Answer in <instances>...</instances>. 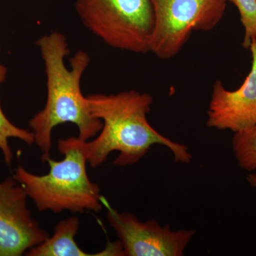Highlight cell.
<instances>
[{
	"label": "cell",
	"instance_id": "12",
	"mask_svg": "<svg viewBox=\"0 0 256 256\" xmlns=\"http://www.w3.org/2000/svg\"><path fill=\"white\" fill-rule=\"evenodd\" d=\"M236 6L240 22L244 28L242 46L250 48L252 40H256V0H227Z\"/></svg>",
	"mask_w": 256,
	"mask_h": 256
},
{
	"label": "cell",
	"instance_id": "8",
	"mask_svg": "<svg viewBox=\"0 0 256 256\" xmlns=\"http://www.w3.org/2000/svg\"><path fill=\"white\" fill-rule=\"evenodd\" d=\"M252 66L244 84L230 92L223 82L216 80L207 112L206 126L238 132L256 126V40H252Z\"/></svg>",
	"mask_w": 256,
	"mask_h": 256
},
{
	"label": "cell",
	"instance_id": "2",
	"mask_svg": "<svg viewBox=\"0 0 256 256\" xmlns=\"http://www.w3.org/2000/svg\"><path fill=\"white\" fill-rule=\"evenodd\" d=\"M44 64L47 78V100L44 108L35 114L28 126L46 162L52 149V131L58 124H75L78 138L88 141L100 132L102 122L94 117L82 95L80 80L90 58L86 52H77L70 60V69L64 58L70 50L66 38L58 32L42 36L36 42Z\"/></svg>",
	"mask_w": 256,
	"mask_h": 256
},
{
	"label": "cell",
	"instance_id": "7",
	"mask_svg": "<svg viewBox=\"0 0 256 256\" xmlns=\"http://www.w3.org/2000/svg\"><path fill=\"white\" fill-rule=\"evenodd\" d=\"M28 196L14 176L0 182V256H21L50 237L32 218Z\"/></svg>",
	"mask_w": 256,
	"mask_h": 256
},
{
	"label": "cell",
	"instance_id": "1",
	"mask_svg": "<svg viewBox=\"0 0 256 256\" xmlns=\"http://www.w3.org/2000/svg\"><path fill=\"white\" fill-rule=\"evenodd\" d=\"M89 110L102 122L100 134L90 142L80 139V146L92 168L104 164L112 152H118L116 166L136 164L154 144L166 146L175 162L188 164L192 154L184 144L174 142L158 132L150 124L146 114L152 105L149 94L136 90L112 95L87 96Z\"/></svg>",
	"mask_w": 256,
	"mask_h": 256
},
{
	"label": "cell",
	"instance_id": "6",
	"mask_svg": "<svg viewBox=\"0 0 256 256\" xmlns=\"http://www.w3.org/2000/svg\"><path fill=\"white\" fill-rule=\"evenodd\" d=\"M107 218L122 242L126 256H182L193 230H173L156 220L140 222L136 216L107 206Z\"/></svg>",
	"mask_w": 256,
	"mask_h": 256
},
{
	"label": "cell",
	"instance_id": "5",
	"mask_svg": "<svg viewBox=\"0 0 256 256\" xmlns=\"http://www.w3.org/2000/svg\"><path fill=\"white\" fill-rule=\"evenodd\" d=\"M227 0H152L154 24L150 52L160 60L174 57L194 31L208 32L223 18Z\"/></svg>",
	"mask_w": 256,
	"mask_h": 256
},
{
	"label": "cell",
	"instance_id": "11",
	"mask_svg": "<svg viewBox=\"0 0 256 256\" xmlns=\"http://www.w3.org/2000/svg\"><path fill=\"white\" fill-rule=\"evenodd\" d=\"M232 148L237 162L248 172L256 170V126L236 132Z\"/></svg>",
	"mask_w": 256,
	"mask_h": 256
},
{
	"label": "cell",
	"instance_id": "13",
	"mask_svg": "<svg viewBox=\"0 0 256 256\" xmlns=\"http://www.w3.org/2000/svg\"><path fill=\"white\" fill-rule=\"evenodd\" d=\"M247 181L250 186L256 188V173L248 175Z\"/></svg>",
	"mask_w": 256,
	"mask_h": 256
},
{
	"label": "cell",
	"instance_id": "9",
	"mask_svg": "<svg viewBox=\"0 0 256 256\" xmlns=\"http://www.w3.org/2000/svg\"><path fill=\"white\" fill-rule=\"evenodd\" d=\"M80 220L77 216L60 220L55 227L54 234L45 242L30 249L28 256H124L120 240L108 242L102 252L88 254L82 250L74 238L78 233Z\"/></svg>",
	"mask_w": 256,
	"mask_h": 256
},
{
	"label": "cell",
	"instance_id": "10",
	"mask_svg": "<svg viewBox=\"0 0 256 256\" xmlns=\"http://www.w3.org/2000/svg\"><path fill=\"white\" fill-rule=\"evenodd\" d=\"M6 77V68L0 64V84L4 82ZM10 138H18L28 146L34 143V137L32 131L22 129L14 126L6 117L0 105V150L2 153L5 163L11 165L13 153L10 148Z\"/></svg>",
	"mask_w": 256,
	"mask_h": 256
},
{
	"label": "cell",
	"instance_id": "4",
	"mask_svg": "<svg viewBox=\"0 0 256 256\" xmlns=\"http://www.w3.org/2000/svg\"><path fill=\"white\" fill-rule=\"evenodd\" d=\"M75 8L84 26L106 44L132 53L150 52L152 0H76Z\"/></svg>",
	"mask_w": 256,
	"mask_h": 256
},
{
	"label": "cell",
	"instance_id": "3",
	"mask_svg": "<svg viewBox=\"0 0 256 256\" xmlns=\"http://www.w3.org/2000/svg\"><path fill=\"white\" fill-rule=\"evenodd\" d=\"M58 149L64 154V160L55 161L48 158L46 162L50 170L46 174H32L18 166L13 176L24 188L38 212H100L104 208V198L98 185L88 176V162L80 148V139H60Z\"/></svg>",
	"mask_w": 256,
	"mask_h": 256
}]
</instances>
